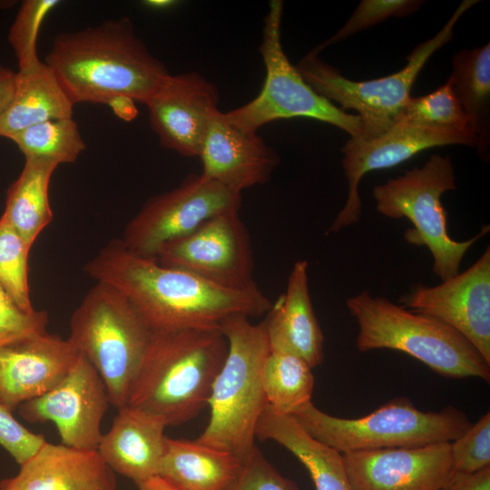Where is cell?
Wrapping results in <instances>:
<instances>
[{
	"instance_id": "cell-1",
	"label": "cell",
	"mask_w": 490,
	"mask_h": 490,
	"mask_svg": "<svg viewBox=\"0 0 490 490\" xmlns=\"http://www.w3.org/2000/svg\"><path fill=\"white\" fill-rule=\"evenodd\" d=\"M83 270L127 297L152 331L220 328L229 317H260L272 305L257 284L221 287L155 259L140 257L121 240L107 243Z\"/></svg>"
},
{
	"instance_id": "cell-2",
	"label": "cell",
	"mask_w": 490,
	"mask_h": 490,
	"mask_svg": "<svg viewBox=\"0 0 490 490\" xmlns=\"http://www.w3.org/2000/svg\"><path fill=\"white\" fill-rule=\"evenodd\" d=\"M44 63L75 104L118 96L145 104L170 74L135 34L128 16L55 36Z\"/></svg>"
},
{
	"instance_id": "cell-3",
	"label": "cell",
	"mask_w": 490,
	"mask_h": 490,
	"mask_svg": "<svg viewBox=\"0 0 490 490\" xmlns=\"http://www.w3.org/2000/svg\"><path fill=\"white\" fill-rule=\"evenodd\" d=\"M227 352L219 328L152 331L126 405L167 426L190 421L207 405Z\"/></svg>"
},
{
	"instance_id": "cell-4",
	"label": "cell",
	"mask_w": 490,
	"mask_h": 490,
	"mask_svg": "<svg viewBox=\"0 0 490 490\" xmlns=\"http://www.w3.org/2000/svg\"><path fill=\"white\" fill-rule=\"evenodd\" d=\"M244 315L224 319L220 329L228 352L207 402L210 419L197 441L244 461L256 446L258 421L267 406L263 368L270 353L264 322Z\"/></svg>"
},
{
	"instance_id": "cell-5",
	"label": "cell",
	"mask_w": 490,
	"mask_h": 490,
	"mask_svg": "<svg viewBox=\"0 0 490 490\" xmlns=\"http://www.w3.org/2000/svg\"><path fill=\"white\" fill-rule=\"evenodd\" d=\"M346 304L358 325L359 351L398 350L444 377H474L489 382L490 363L446 323L367 290L348 298Z\"/></svg>"
},
{
	"instance_id": "cell-6",
	"label": "cell",
	"mask_w": 490,
	"mask_h": 490,
	"mask_svg": "<svg viewBox=\"0 0 490 490\" xmlns=\"http://www.w3.org/2000/svg\"><path fill=\"white\" fill-rule=\"evenodd\" d=\"M152 330L131 301L114 287L96 281L70 318L69 339L96 369L111 405H126Z\"/></svg>"
},
{
	"instance_id": "cell-7",
	"label": "cell",
	"mask_w": 490,
	"mask_h": 490,
	"mask_svg": "<svg viewBox=\"0 0 490 490\" xmlns=\"http://www.w3.org/2000/svg\"><path fill=\"white\" fill-rule=\"evenodd\" d=\"M292 416L309 436L341 454L452 442L472 425L466 413L452 406L421 411L406 397L358 418L328 415L312 401Z\"/></svg>"
},
{
	"instance_id": "cell-8",
	"label": "cell",
	"mask_w": 490,
	"mask_h": 490,
	"mask_svg": "<svg viewBox=\"0 0 490 490\" xmlns=\"http://www.w3.org/2000/svg\"><path fill=\"white\" fill-rule=\"evenodd\" d=\"M456 174L449 155L433 154L421 166L405 171L373 188L376 210L390 219H407L413 225L404 233L407 242L426 247L433 257L432 271L445 281L459 273L467 250L489 231L485 225L474 237L458 241L447 232L446 211L441 198L455 190Z\"/></svg>"
},
{
	"instance_id": "cell-9",
	"label": "cell",
	"mask_w": 490,
	"mask_h": 490,
	"mask_svg": "<svg viewBox=\"0 0 490 490\" xmlns=\"http://www.w3.org/2000/svg\"><path fill=\"white\" fill-rule=\"evenodd\" d=\"M283 2L272 0L264 17L259 51L265 66V80L259 94L249 103L225 112L239 129L257 133L278 120L306 117L334 125L353 139L369 138L357 114L348 113L317 93L289 60L281 42Z\"/></svg>"
},
{
	"instance_id": "cell-10",
	"label": "cell",
	"mask_w": 490,
	"mask_h": 490,
	"mask_svg": "<svg viewBox=\"0 0 490 490\" xmlns=\"http://www.w3.org/2000/svg\"><path fill=\"white\" fill-rule=\"evenodd\" d=\"M477 0H465L442 29L432 38L416 46L399 71L377 79L352 81L325 63L312 50L295 66L305 82L319 95L339 104L343 111L354 110L370 137L387 131L399 117L410 99L411 89L431 55L450 42L460 17Z\"/></svg>"
},
{
	"instance_id": "cell-11",
	"label": "cell",
	"mask_w": 490,
	"mask_h": 490,
	"mask_svg": "<svg viewBox=\"0 0 490 490\" xmlns=\"http://www.w3.org/2000/svg\"><path fill=\"white\" fill-rule=\"evenodd\" d=\"M240 203L241 193L191 174L176 188L147 201L127 223L121 240L131 252L156 259L167 243L187 236L214 216L239 211Z\"/></svg>"
},
{
	"instance_id": "cell-12",
	"label": "cell",
	"mask_w": 490,
	"mask_h": 490,
	"mask_svg": "<svg viewBox=\"0 0 490 490\" xmlns=\"http://www.w3.org/2000/svg\"><path fill=\"white\" fill-rule=\"evenodd\" d=\"M456 144L476 148L477 140L472 132L400 122L376 137L348 140L340 149L347 200L327 234L338 233L359 221L362 202L358 185L368 172L397 166L429 148Z\"/></svg>"
},
{
	"instance_id": "cell-13",
	"label": "cell",
	"mask_w": 490,
	"mask_h": 490,
	"mask_svg": "<svg viewBox=\"0 0 490 490\" xmlns=\"http://www.w3.org/2000/svg\"><path fill=\"white\" fill-rule=\"evenodd\" d=\"M155 260L225 288L256 284L250 235L239 211L211 218L187 236L164 245Z\"/></svg>"
},
{
	"instance_id": "cell-14",
	"label": "cell",
	"mask_w": 490,
	"mask_h": 490,
	"mask_svg": "<svg viewBox=\"0 0 490 490\" xmlns=\"http://www.w3.org/2000/svg\"><path fill=\"white\" fill-rule=\"evenodd\" d=\"M111 405L105 384L81 354L67 376L42 397L20 405L19 415L30 423L53 422L64 445L97 450L101 423Z\"/></svg>"
},
{
	"instance_id": "cell-15",
	"label": "cell",
	"mask_w": 490,
	"mask_h": 490,
	"mask_svg": "<svg viewBox=\"0 0 490 490\" xmlns=\"http://www.w3.org/2000/svg\"><path fill=\"white\" fill-rule=\"evenodd\" d=\"M400 301L464 336L490 363V249L466 270L436 286L416 285Z\"/></svg>"
},
{
	"instance_id": "cell-16",
	"label": "cell",
	"mask_w": 490,
	"mask_h": 490,
	"mask_svg": "<svg viewBox=\"0 0 490 490\" xmlns=\"http://www.w3.org/2000/svg\"><path fill=\"white\" fill-rule=\"evenodd\" d=\"M219 99L217 86L196 72L169 74L145 103L160 144L199 157Z\"/></svg>"
},
{
	"instance_id": "cell-17",
	"label": "cell",
	"mask_w": 490,
	"mask_h": 490,
	"mask_svg": "<svg viewBox=\"0 0 490 490\" xmlns=\"http://www.w3.org/2000/svg\"><path fill=\"white\" fill-rule=\"evenodd\" d=\"M342 456L352 490H438L455 475L450 442Z\"/></svg>"
},
{
	"instance_id": "cell-18",
	"label": "cell",
	"mask_w": 490,
	"mask_h": 490,
	"mask_svg": "<svg viewBox=\"0 0 490 490\" xmlns=\"http://www.w3.org/2000/svg\"><path fill=\"white\" fill-rule=\"evenodd\" d=\"M81 356L69 339L46 333L0 348V402L12 412L57 386Z\"/></svg>"
},
{
	"instance_id": "cell-19",
	"label": "cell",
	"mask_w": 490,
	"mask_h": 490,
	"mask_svg": "<svg viewBox=\"0 0 490 490\" xmlns=\"http://www.w3.org/2000/svg\"><path fill=\"white\" fill-rule=\"evenodd\" d=\"M199 158L201 175L241 193L263 184L279 162V157L257 133L233 125L217 110L204 138Z\"/></svg>"
},
{
	"instance_id": "cell-20",
	"label": "cell",
	"mask_w": 490,
	"mask_h": 490,
	"mask_svg": "<svg viewBox=\"0 0 490 490\" xmlns=\"http://www.w3.org/2000/svg\"><path fill=\"white\" fill-rule=\"evenodd\" d=\"M0 490H116V479L97 450L45 440Z\"/></svg>"
},
{
	"instance_id": "cell-21",
	"label": "cell",
	"mask_w": 490,
	"mask_h": 490,
	"mask_svg": "<svg viewBox=\"0 0 490 490\" xmlns=\"http://www.w3.org/2000/svg\"><path fill=\"white\" fill-rule=\"evenodd\" d=\"M308 261L297 260L286 291L272 303L263 320L270 349L291 353L312 368L324 358V336L316 318L309 289Z\"/></svg>"
},
{
	"instance_id": "cell-22",
	"label": "cell",
	"mask_w": 490,
	"mask_h": 490,
	"mask_svg": "<svg viewBox=\"0 0 490 490\" xmlns=\"http://www.w3.org/2000/svg\"><path fill=\"white\" fill-rule=\"evenodd\" d=\"M166 427L161 418L125 405L118 408L97 451L114 473L137 485L158 475L165 451Z\"/></svg>"
},
{
	"instance_id": "cell-23",
	"label": "cell",
	"mask_w": 490,
	"mask_h": 490,
	"mask_svg": "<svg viewBox=\"0 0 490 490\" xmlns=\"http://www.w3.org/2000/svg\"><path fill=\"white\" fill-rule=\"evenodd\" d=\"M256 436L273 440L295 456L308 470L315 490H352L342 454L309 436L293 416L267 406L258 421Z\"/></svg>"
},
{
	"instance_id": "cell-24",
	"label": "cell",
	"mask_w": 490,
	"mask_h": 490,
	"mask_svg": "<svg viewBox=\"0 0 490 490\" xmlns=\"http://www.w3.org/2000/svg\"><path fill=\"white\" fill-rule=\"evenodd\" d=\"M242 463L232 454L197 440L167 437L158 475L180 490H228Z\"/></svg>"
},
{
	"instance_id": "cell-25",
	"label": "cell",
	"mask_w": 490,
	"mask_h": 490,
	"mask_svg": "<svg viewBox=\"0 0 490 490\" xmlns=\"http://www.w3.org/2000/svg\"><path fill=\"white\" fill-rule=\"evenodd\" d=\"M74 105L44 62L31 69L18 70L13 97L0 119V136L9 139L34 124L72 118Z\"/></svg>"
},
{
	"instance_id": "cell-26",
	"label": "cell",
	"mask_w": 490,
	"mask_h": 490,
	"mask_svg": "<svg viewBox=\"0 0 490 490\" xmlns=\"http://www.w3.org/2000/svg\"><path fill=\"white\" fill-rule=\"evenodd\" d=\"M477 140V152L488 161L490 151V44L462 49L452 59L448 78Z\"/></svg>"
},
{
	"instance_id": "cell-27",
	"label": "cell",
	"mask_w": 490,
	"mask_h": 490,
	"mask_svg": "<svg viewBox=\"0 0 490 490\" xmlns=\"http://www.w3.org/2000/svg\"><path fill=\"white\" fill-rule=\"evenodd\" d=\"M57 166L49 161L25 158L19 177L8 189L2 217L30 248L53 220L49 185Z\"/></svg>"
},
{
	"instance_id": "cell-28",
	"label": "cell",
	"mask_w": 490,
	"mask_h": 490,
	"mask_svg": "<svg viewBox=\"0 0 490 490\" xmlns=\"http://www.w3.org/2000/svg\"><path fill=\"white\" fill-rule=\"evenodd\" d=\"M262 379L267 405L277 413L292 416L311 402L312 368L298 356L270 349Z\"/></svg>"
},
{
	"instance_id": "cell-29",
	"label": "cell",
	"mask_w": 490,
	"mask_h": 490,
	"mask_svg": "<svg viewBox=\"0 0 490 490\" xmlns=\"http://www.w3.org/2000/svg\"><path fill=\"white\" fill-rule=\"evenodd\" d=\"M24 158L52 162L57 165L74 162L85 149L73 118L46 121L11 136Z\"/></svg>"
},
{
	"instance_id": "cell-30",
	"label": "cell",
	"mask_w": 490,
	"mask_h": 490,
	"mask_svg": "<svg viewBox=\"0 0 490 490\" xmlns=\"http://www.w3.org/2000/svg\"><path fill=\"white\" fill-rule=\"evenodd\" d=\"M397 122L473 132L449 79L428 94L410 97Z\"/></svg>"
},
{
	"instance_id": "cell-31",
	"label": "cell",
	"mask_w": 490,
	"mask_h": 490,
	"mask_svg": "<svg viewBox=\"0 0 490 490\" xmlns=\"http://www.w3.org/2000/svg\"><path fill=\"white\" fill-rule=\"evenodd\" d=\"M31 248L14 228L0 218V287L23 310H34L28 285V255Z\"/></svg>"
},
{
	"instance_id": "cell-32",
	"label": "cell",
	"mask_w": 490,
	"mask_h": 490,
	"mask_svg": "<svg viewBox=\"0 0 490 490\" xmlns=\"http://www.w3.org/2000/svg\"><path fill=\"white\" fill-rule=\"evenodd\" d=\"M59 3L58 0H25L22 3L8 34L19 70L31 69L41 64L36 51L37 36L45 16Z\"/></svg>"
},
{
	"instance_id": "cell-33",
	"label": "cell",
	"mask_w": 490,
	"mask_h": 490,
	"mask_svg": "<svg viewBox=\"0 0 490 490\" xmlns=\"http://www.w3.org/2000/svg\"><path fill=\"white\" fill-rule=\"evenodd\" d=\"M424 3L420 0H362L345 24L312 51L318 54L329 45L341 42L352 34L388 18L409 15L418 10Z\"/></svg>"
},
{
	"instance_id": "cell-34",
	"label": "cell",
	"mask_w": 490,
	"mask_h": 490,
	"mask_svg": "<svg viewBox=\"0 0 490 490\" xmlns=\"http://www.w3.org/2000/svg\"><path fill=\"white\" fill-rule=\"evenodd\" d=\"M455 474H473L490 466V413L450 442Z\"/></svg>"
},
{
	"instance_id": "cell-35",
	"label": "cell",
	"mask_w": 490,
	"mask_h": 490,
	"mask_svg": "<svg viewBox=\"0 0 490 490\" xmlns=\"http://www.w3.org/2000/svg\"><path fill=\"white\" fill-rule=\"evenodd\" d=\"M49 317L45 310L21 309L0 287V348L14 341L46 333Z\"/></svg>"
},
{
	"instance_id": "cell-36",
	"label": "cell",
	"mask_w": 490,
	"mask_h": 490,
	"mask_svg": "<svg viewBox=\"0 0 490 490\" xmlns=\"http://www.w3.org/2000/svg\"><path fill=\"white\" fill-rule=\"evenodd\" d=\"M228 490H300L280 475L255 446L243 461L240 472Z\"/></svg>"
},
{
	"instance_id": "cell-37",
	"label": "cell",
	"mask_w": 490,
	"mask_h": 490,
	"mask_svg": "<svg viewBox=\"0 0 490 490\" xmlns=\"http://www.w3.org/2000/svg\"><path fill=\"white\" fill-rule=\"evenodd\" d=\"M44 441L42 434L27 429L0 402V446L19 466L30 458Z\"/></svg>"
},
{
	"instance_id": "cell-38",
	"label": "cell",
	"mask_w": 490,
	"mask_h": 490,
	"mask_svg": "<svg viewBox=\"0 0 490 490\" xmlns=\"http://www.w3.org/2000/svg\"><path fill=\"white\" fill-rule=\"evenodd\" d=\"M438 490H490V466L473 474H455Z\"/></svg>"
},
{
	"instance_id": "cell-39",
	"label": "cell",
	"mask_w": 490,
	"mask_h": 490,
	"mask_svg": "<svg viewBox=\"0 0 490 490\" xmlns=\"http://www.w3.org/2000/svg\"><path fill=\"white\" fill-rule=\"evenodd\" d=\"M15 73L0 65V119L5 112L15 91Z\"/></svg>"
},
{
	"instance_id": "cell-40",
	"label": "cell",
	"mask_w": 490,
	"mask_h": 490,
	"mask_svg": "<svg viewBox=\"0 0 490 490\" xmlns=\"http://www.w3.org/2000/svg\"><path fill=\"white\" fill-rule=\"evenodd\" d=\"M109 105L113 113L122 120L131 121L137 114V109L134 105V101L125 96H118L112 99Z\"/></svg>"
},
{
	"instance_id": "cell-41",
	"label": "cell",
	"mask_w": 490,
	"mask_h": 490,
	"mask_svg": "<svg viewBox=\"0 0 490 490\" xmlns=\"http://www.w3.org/2000/svg\"><path fill=\"white\" fill-rule=\"evenodd\" d=\"M136 485L138 490H180L160 475L150 477Z\"/></svg>"
},
{
	"instance_id": "cell-42",
	"label": "cell",
	"mask_w": 490,
	"mask_h": 490,
	"mask_svg": "<svg viewBox=\"0 0 490 490\" xmlns=\"http://www.w3.org/2000/svg\"><path fill=\"white\" fill-rule=\"evenodd\" d=\"M143 3L148 7L162 10L173 6L177 2L172 0H149Z\"/></svg>"
}]
</instances>
